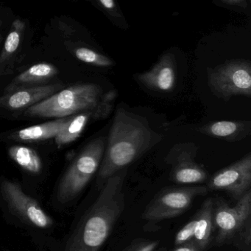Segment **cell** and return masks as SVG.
<instances>
[{
    "label": "cell",
    "mask_w": 251,
    "mask_h": 251,
    "mask_svg": "<svg viewBox=\"0 0 251 251\" xmlns=\"http://www.w3.org/2000/svg\"><path fill=\"white\" fill-rule=\"evenodd\" d=\"M214 199H206L195 215L196 218L195 231L193 240L202 251L209 248L212 240L215 225L213 219Z\"/></svg>",
    "instance_id": "obj_14"
},
{
    "label": "cell",
    "mask_w": 251,
    "mask_h": 251,
    "mask_svg": "<svg viewBox=\"0 0 251 251\" xmlns=\"http://www.w3.org/2000/svg\"><path fill=\"white\" fill-rule=\"evenodd\" d=\"M75 54L81 61L99 67H110L113 65V60L109 57L85 47L76 49Z\"/></svg>",
    "instance_id": "obj_19"
},
{
    "label": "cell",
    "mask_w": 251,
    "mask_h": 251,
    "mask_svg": "<svg viewBox=\"0 0 251 251\" xmlns=\"http://www.w3.org/2000/svg\"><path fill=\"white\" fill-rule=\"evenodd\" d=\"M196 218L195 216L189 221L183 228L177 233L175 238V246H179L185 244L193 240L195 231Z\"/></svg>",
    "instance_id": "obj_20"
},
{
    "label": "cell",
    "mask_w": 251,
    "mask_h": 251,
    "mask_svg": "<svg viewBox=\"0 0 251 251\" xmlns=\"http://www.w3.org/2000/svg\"><path fill=\"white\" fill-rule=\"evenodd\" d=\"M208 85L212 94L229 101L235 97H251V65L249 60L226 62L207 70Z\"/></svg>",
    "instance_id": "obj_5"
},
{
    "label": "cell",
    "mask_w": 251,
    "mask_h": 251,
    "mask_svg": "<svg viewBox=\"0 0 251 251\" xmlns=\"http://www.w3.org/2000/svg\"><path fill=\"white\" fill-rule=\"evenodd\" d=\"M199 132L213 138L228 142L244 140L251 135V121H215L201 126Z\"/></svg>",
    "instance_id": "obj_13"
},
{
    "label": "cell",
    "mask_w": 251,
    "mask_h": 251,
    "mask_svg": "<svg viewBox=\"0 0 251 251\" xmlns=\"http://www.w3.org/2000/svg\"><path fill=\"white\" fill-rule=\"evenodd\" d=\"M1 190L10 209L25 222L44 229L53 225L52 218L43 210L36 201L22 191L19 184L4 180L1 182Z\"/></svg>",
    "instance_id": "obj_10"
},
{
    "label": "cell",
    "mask_w": 251,
    "mask_h": 251,
    "mask_svg": "<svg viewBox=\"0 0 251 251\" xmlns=\"http://www.w3.org/2000/svg\"><path fill=\"white\" fill-rule=\"evenodd\" d=\"M25 28V24L16 19L12 25L11 30L7 35L4 42V50L0 57V62L6 60L17 50L20 44L21 37Z\"/></svg>",
    "instance_id": "obj_18"
},
{
    "label": "cell",
    "mask_w": 251,
    "mask_h": 251,
    "mask_svg": "<svg viewBox=\"0 0 251 251\" xmlns=\"http://www.w3.org/2000/svg\"><path fill=\"white\" fill-rule=\"evenodd\" d=\"M209 191L204 185L162 189L146 206L141 218L150 223L176 218L191 206L196 198Z\"/></svg>",
    "instance_id": "obj_6"
},
{
    "label": "cell",
    "mask_w": 251,
    "mask_h": 251,
    "mask_svg": "<svg viewBox=\"0 0 251 251\" xmlns=\"http://www.w3.org/2000/svg\"><path fill=\"white\" fill-rule=\"evenodd\" d=\"M1 22H0V26H1Z\"/></svg>",
    "instance_id": "obj_24"
},
{
    "label": "cell",
    "mask_w": 251,
    "mask_h": 251,
    "mask_svg": "<svg viewBox=\"0 0 251 251\" xmlns=\"http://www.w3.org/2000/svg\"><path fill=\"white\" fill-rule=\"evenodd\" d=\"M251 190L242 196L235 206H230L222 198L214 199L213 219L217 228L216 241L228 243L251 221Z\"/></svg>",
    "instance_id": "obj_7"
},
{
    "label": "cell",
    "mask_w": 251,
    "mask_h": 251,
    "mask_svg": "<svg viewBox=\"0 0 251 251\" xmlns=\"http://www.w3.org/2000/svg\"><path fill=\"white\" fill-rule=\"evenodd\" d=\"M198 151L197 145L191 142L172 146L165 159L171 165L169 178L178 184H203L209 180V174L203 166L196 162Z\"/></svg>",
    "instance_id": "obj_8"
},
{
    "label": "cell",
    "mask_w": 251,
    "mask_h": 251,
    "mask_svg": "<svg viewBox=\"0 0 251 251\" xmlns=\"http://www.w3.org/2000/svg\"><path fill=\"white\" fill-rule=\"evenodd\" d=\"M163 138L150 126L147 119L123 107H117L106 138L97 184L102 187L109 177L138 160Z\"/></svg>",
    "instance_id": "obj_1"
},
{
    "label": "cell",
    "mask_w": 251,
    "mask_h": 251,
    "mask_svg": "<svg viewBox=\"0 0 251 251\" xmlns=\"http://www.w3.org/2000/svg\"><path fill=\"white\" fill-rule=\"evenodd\" d=\"M103 6L107 9H112L114 7V1L113 0H100Z\"/></svg>",
    "instance_id": "obj_23"
},
{
    "label": "cell",
    "mask_w": 251,
    "mask_h": 251,
    "mask_svg": "<svg viewBox=\"0 0 251 251\" xmlns=\"http://www.w3.org/2000/svg\"><path fill=\"white\" fill-rule=\"evenodd\" d=\"M172 251H203L199 248V246L196 244L194 240L181 245V246H176L175 249Z\"/></svg>",
    "instance_id": "obj_22"
},
{
    "label": "cell",
    "mask_w": 251,
    "mask_h": 251,
    "mask_svg": "<svg viewBox=\"0 0 251 251\" xmlns=\"http://www.w3.org/2000/svg\"><path fill=\"white\" fill-rule=\"evenodd\" d=\"M62 88L63 85L53 84L11 91L0 98V106L12 110L28 108L49 98Z\"/></svg>",
    "instance_id": "obj_12"
},
{
    "label": "cell",
    "mask_w": 251,
    "mask_h": 251,
    "mask_svg": "<svg viewBox=\"0 0 251 251\" xmlns=\"http://www.w3.org/2000/svg\"><path fill=\"white\" fill-rule=\"evenodd\" d=\"M135 79L147 89L159 93L172 92L176 86L177 69L172 54H165L147 72L139 74Z\"/></svg>",
    "instance_id": "obj_11"
},
{
    "label": "cell",
    "mask_w": 251,
    "mask_h": 251,
    "mask_svg": "<svg viewBox=\"0 0 251 251\" xmlns=\"http://www.w3.org/2000/svg\"><path fill=\"white\" fill-rule=\"evenodd\" d=\"M128 168L109 177L100 194L81 218L63 251H99L125 208L124 183Z\"/></svg>",
    "instance_id": "obj_2"
},
{
    "label": "cell",
    "mask_w": 251,
    "mask_h": 251,
    "mask_svg": "<svg viewBox=\"0 0 251 251\" xmlns=\"http://www.w3.org/2000/svg\"><path fill=\"white\" fill-rule=\"evenodd\" d=\"M211 191H224L236 200L244 196L251 187V153L215 173L207 183Z\"/></svg>",
    "instance_id": "obj_9"
},
{
    "label": "cell",
    "mask_w": 251,
    "mask_h": 251,
    "mask_svg": "<svg viewBox=\"0 0 251 251\" xmlns=\"http://www.w3.org/2000/svg\"><path fill=\"white\" fill-rule=\"evenodd\" d=\"M9 156L25 171L38 174L43 168L41 157L35 150L25 146H14L9 149Z\"/></svg>",
    "instance_id": "obj_16"
},
{
    "label": "cell",
    "mask_w": 251,
    "mask_h": 251,
    "mask_svg": "<svg viewBox=\"0 0 251 251\" xmlns=\"http://www.w3.org/2000/svg\"><path fill=\"white\" fill-rule=\"evenodd\" d=\"M71 116L57 119L41 125L22 128L13 134L12 138L20 141H41L56 137L59 131L67 123Z\"/></svg>",
    "instance_id": "obj_15"
},
{
    "label": "cell",
    "mask_w": 251,
    "mask_h": 251,
    "mask_svg": "<svg viewBox=\"0 0 251 251\" xmlns=\"http://www.w3.org/2000/svg\"><path fill=\"white\" fill-rule=\"evenodd\" d=\"M57 74L56 66L50 63H38L31 66L28 70L16 76L11 86L29 85L45 82Z\"/></svg>",
    "instance_id": "obj_17"
},
{
    "label": "cell",
    "mask_w": 251,
    "mask_h": 251,
    "mask_svg": "<svg viewBox=\"0 0 251 251\" xmlns=\"http://www.w3.org/2000/svg\"><path fill=\"white\" fill-rule=\"evenodd\" d=\"M116 98L117 91L115 90L103 93L97 84H76L28 107L24 115L28 117L61 119L115 103Z\"/></svg>",
    "instance_id": "obj_3"
},
{
    "label": "cell",
    "mask_w": 251,
    "mask_h": 251,
    "mask_svg": "<svg viewBox=\"0 0 251 251\" xmlns=\"http://www.w3.org/2000/svg\"><path fill=\"white\" fill-rule=\"evenodd\" d=\"M159 245V240L137 239L122 251H155Z\"/></svg>",
    "instance_id": "obj_21"
},
{
    "label": "cell",
    "mask_w": 251,
    "mask_h": 251,
    "mask_svg": "<svg viewBox=\"0 0 251 251\" xmlns=\"http://www.w3.org/2000/svg\"><path fill=\"white\" fill-rule=\"evenodd\" d=\"M106 146V137H98L88 143L62 177L57 189L59 203L76 199L98 171Z\"/></svg>",
    "instance_id": "obj_4"
}]
</instances>
